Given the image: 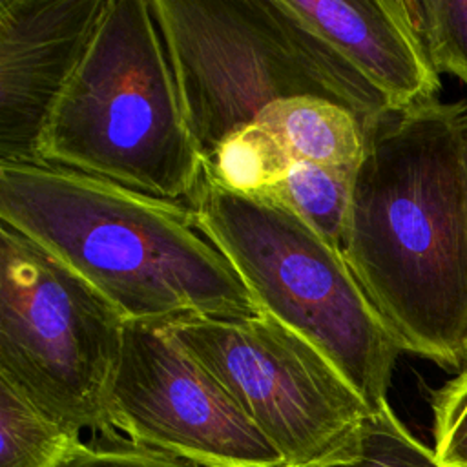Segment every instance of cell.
Here are the masks:
<instances>
[{"mask_svg": "<svg viewBox=\"0 0 467 467\" xmlns=\"http://www.w3.org/2000/svg\"><path fill=\"white\" fill-rule=\"evenodd\" d=\"M467 102L392 109L365 130L343 255L403 352L467 367Z\"/></svg>", "mask_w": 467, "mask_h": 467, "instance_id": "cell-1", "label": "cell"}, {"mask_svg": "<svg viewBox=\"0 0 467 467\" xmlns=\"http://www.w3.org/2000/svg\"><path fill=\"white\" fill-rule=\"evenodd\" d=\"M0 221L78 274L126 321L259 314L186 201L49 162L0 164Z\"/></svg>", "mask_w": 467, "mask_h": 467, "instance_id": "cell-2", "label": "cell"}, {"mask_svg": "<svg viewBox=\"0 0 467 467\" xmlns=\"http://www.w3.org/2000/svg\"><path fill=\"white\" fill-rule=\"evenodd\" d=\"M38 162L188 201L204 159L188 128L150 0H108L38 140Z\"/></svg>", "mask_w": 467, "mask_h": 467, "instance_id": "cell-3", "label": "cell"}, {"mask_svg": "<svg viewBox=\"0 0 467 467\" xmlns=\"http://www.w3.org/2000/svg\"><path fill=\"white\" fill-rule=\"evenodd\" d=\"M150 7L204 162L232 130L275 100L327 99L365 130L392 111L285 0H150Z\"/></svg>", "mask_w": 467, "mask_h": 467, "instance_id": "cell-4", "label": "cell"}, {"mask_svg": "<svg viewBox=\"0 0 467 467\" xmlns=\"http://www.w3.org/2000/svg\"><path fill=\"white\" fill-rule=\"evenodd\" d=\"M186 202L259 312L314 345L372 412L381 409L403 350L343 252L272 197L232 192L206 173Z\"/></svg>", "mask_w": 467, "mask_h": 467, "instance_id": "cell-5", "label": "cell"}, {"mask_svg": "<svg viewBox=\"0 0 467 467\" xmlns=\"http://www.w3.org/2000/svg\"><path fill=\"white\" fill-rule=\"evenodd\" d=\"M126 319L38 243L0 221V378L58 423L113 432L108 396Z\"/></svg>", "mask_w": 467, "mask_h": 467, "instance_id": "cell-6", "label": "cell"}, {"mask_svg": "<svg viewBox=\"0 0 467 467\" xmlns=\"http://www.w3.org/2000/svg\"><path fill=\"white\" fill-rule=\"evenodd\" d=\"M283 454L306 465L343 454L372 412L306 339L270 314L162 323Z\"/></svg>", "mask_w": 467, "mask_h": 467, "instance_id": "cell-7", "label": "cell"}, {"mask_svg": "<svg viewBox=\"0 0 467 467\" xmlns=\"http://www.w3.org/2000/svg\"><path fill=\"white\" fill-rule=\"evenodd\" d=\"M111 427L199 467H283V454L162 323L126 321Z\"/></svg>", "mask_w": 467, "mask_h": 467, "instance_id": "cell-8", "label": "cell"}, {"mask_svg": "<svg viewBox=\"0 0 467 467\" xmlns=\"http://www.w3.org/2000/svg\"><path fill=\"white\" fill-rule=\"evenodd\" d=\"M108 0H0V164L38 162L40 135Z\"/></svg>", "mask_w": 467, "mask_h": 467, "instance_id": "cell-9", "label": "cell"}, {"mask_svg": "<svg viewBox=\"0 0 467 467\" xmlns=\"http://www.w3.org/2000/svg\"><path fill=\"white\" fill-rule=\"evenodd\" d=\"M285 5L372 84L392 109L436 100L440 78L407 0H285Z\"/></svg>", "mask_w": 467, "mask_h": 467, "instance_id": "cell-10", "label": "cell"}, {"mask_svg": "<svg viewBox=\"0 0 467 467\" xmlns=\"http://www.w3.org/2000/svg\"><path fill=\"white\" fill-rule=\"evenodd\" d=\"M286 144L294 162L358 170L365 151V126L345 106L317 97L268 104L257 119Z\"/></svg>", "mask_w": 467, "mask_h": 467, "instance_id": "cell-11", "label": "cell"}, {"mask_svg": "<svg viewBox=\"0 0 467 467\" xmlns=\"http://www.w3.org/2000/svg\"><path fill=\"white\" fill-rule=\"evenodd\" d=\"M294 161L283 139L266 124L254 120L232 130L204 162V173L221 186L259 195L277 186Z\"/></svg>", "mask_w": 467, "mask_h": 467, "instance_id": "cell-12", "label": "cell"}, {"mask_svg": "<svg viewBox=\"0 0 467 467\" xmlns=\"http://www.w3.org/2000/svg\"><path fill=\"white\" fill-rule=\"evenodd\" d=\"M354 175L356 170L294 162L277 186L259 195L292 210L330 246L343 252Z\"/></svg>", "mask_w": 467, "mask_h": 467, "instance_id": "cell-13", "label": "cell"}, {"mask_svg": "<svg viewBox=\"0 0 467 467\" xmlns=\"http://www.w3.org/2000/svg\"><path fill=\"white\" fill-rule=\"evenodd\" d=\"M78 441L0 378V467H58Z\"/></svg>", "mask_w": 467, "mask_h": 467, "instance_id": "cell-14", "label": "cell"}, {"mask_svg": "<svg viewBox=\"0 0 467 467\" xmlns=\"http://www.w3.org/2000/svg\"><path fill=\"white\" fill-rule=\"evenodd\" d=\"M283 467H441L432 449L416 440L389 403L370 412L358 427L348 449L321 462Z\"/></svg>", "mask_w": 467, "mask_h": 467, "instance_id": "cell-15", "label": "cell"}, {"mask_svg": "<svg viewBox=\"0 0 467 467\" xmlns=\"http://www.w3.org/2000/svg\"><path fill=\"white\" fill-rule=\"evenodd\" d=\"M407 7L434 71L467 86V0H407Z\"/></svg>", "mask_w": 467, "mask_h": 467, "instance_id": "cell-16", "label": "cell"}, {"mask_svg": "<svg viewBox=\"0 0 467 467\" xmlns=\"http://www.w3.org/2000/svg\"><path fill=\"white\" fill-rule=\"evenodd\" d=\"M432 452L441 467H467V367L431 392Z\"/></svg>", "mask_w": 467, "mask_h": 467, "instance_id": "cell-17", "label": "cell"}, {"mask_svg": "<svg viewBox=\"0 0 467 467\" xmlns=\"http://www.w3.org/2000/svg\"><path fill=\"white\" fill-rule=\"evenodd\" d=\"M58 467H199L175 454L140 445L113 432L99 434L89 443L78 441Z\"/></svg>", "mask_w": 467, "mask_h": 467, "instance_id": "cell-18", "label": "cell"}, {"mask_svg": "<svg viewBox=\"0 0 467 467\" xmlns=\"http://www.w3.org/2000/svg\"><path fill=\"white\" fill-rule=\"evenodd\" d=\"M465 161H467V117H465Z\"/></svg>", "mask_w": 467, "mask_h": 467, "instance_id": "cell-19", "label": "cell"}]
</instances>
